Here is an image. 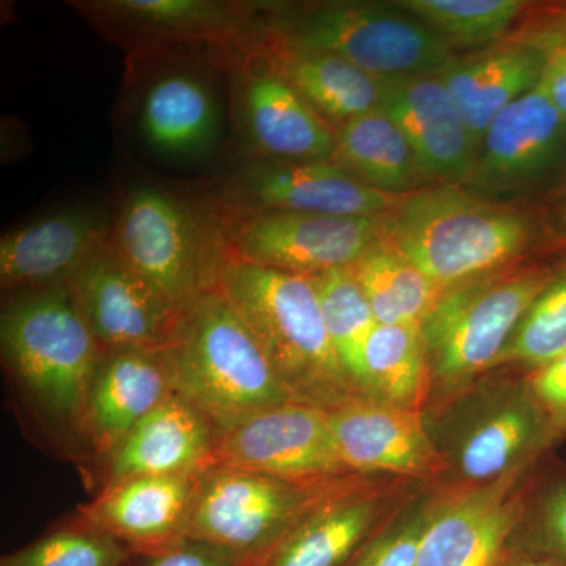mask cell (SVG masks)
Wrapping results in <instances>:
<instances>
[{
  "label": "cell",
  "instance_id": "83f0119b",
  "mask_svg": "<svg viewBox=\"0 0 566 566\" xmlns=\"http://www.w3.org/2000/svg\"><path fill=\"white\" fill-rule=\"evenodd\" d=\"M285 81L308 106L340 125L381 109L387 81L331 54L294 52Z\"/></svg>",
  "mask_w": 566,
  "mask_h": 566
},
{
  "label": "cell",
  "instance_id": "f1b7e54d",
  "mask_svg": "<svg viewBox=\"0 0 566 566\" xmlns=\"http://www.w3.org/2000/svg\"><path fill=\"white\" fill-rule=\"evenodd\" d=\"M352 270L378 324H422L444 293L385 241Z\"/></svg>",
  "mask_w": 566,
  "mask_h": 566
},
{
  "label": "cell",
  "instance_id": "e0dca14e",
  "mask_svg": "<svg viewBox=\"0 0 566 566\" xmlns=\"http://www.w3.org/2000/svg\"><path fill=\"white\" fill-rule=\"evenodd\" d=\"M245 199L273 211L385 216L403 196L378 191L334 161L264 163L245 170Z\"/></svg>",
  "mask_w": 566,
  "mask_h": 566
},
{
  "label": "cell",
  "instance_id": "2e32d148",
  "mask_svg": "<svg viewBox=\"0 0 566 566\" xmlns=\"http://www.w3.org/2000/svg\"><path fill=\"white\" fill-rule=\"evenodd\" d=\"M379 111L400 126L422 181L457 186L464 181L479 147L441 77L387 81Z\"/></svg>",
  "mask_w": 566,
  "mask_h": 566
},
{
  "label": "cell",
  "instance_id": "d590c367",
  "mask_svg": "<svg viewBox=\"0 0 566 566\" xmlns=\"http://www.w3.org/2000/svg\"><path fill=\"white\" fill-rule=\"evenodd\" d=\"M527 554L566 566V475L543 491L527 538Z\"/></svg>",
  "mask_w": 566,
  "mask_h": 566
},
{
  "label": "cell",
  "instance_id": "e575fe53",
  "mask_svg": "<svg viewBox=\"0 0 566 566\" xmlns=\"http://www.w3.org/2000/svg\"><path fill=\"white\" fill-rule=\"evenodd\" d=\"M109 10L158 28L192 29L221 24L223 9L200 0H117Z\"/></svg>",
  "mask_w": 566,
  "mask_h": 566
},
{
  "label": "cell",
  "instance_id": "6da1fadb",
  "mask_svg": "<svg viewBox=\"0 0 566 566\" xmlns=\"http://www.w3.org/2000/svg\"><path fill=\"white\" fill-rule=\"evenodd\" d=\"M216 286L251 327L294 400L333 411L364 397L335 353L311 275L233 259L219 268Z\"/></svg>",
  "mask_w": 566,
  "mask_h": 566
},
{
  "label": "cell",
  "instance_id": "277c9868",
  "mask_svg": "<svg viewBox=\"0 0 566 566\" xmlns=\"http://www.w3.org/2000/svg\"><path fill=\"white\" fill-rule=\"evenodd\" d=\"M3 354L22 387L52 419L82 423L102 345L66 286H54L6 308Z\"/></svg>",
  "mask_w": 566,
  "mask_h": 566
},
{
  "label": "cell",
  "instance_id": "d4e9b609",
  "mask_svg": "<svg viewBox=\"0 0 566 566\" xmlns=\"http://www.w3.org/2000/svg\"><path fill=\"white\" fill-rule=\"evenodd\" d=\"M140 132L156 151L199 155L219 133V107L208 85L191 74H170L151 85L140 109Z\"/></svg>",
  "mask_w": 566,
  "mask_h": 566
},
{
  "label": "cell",
  "instance_id": "ba28073f",
  "mask_svg": "<svg viewBox=\"0 0 566 566\" xmlns=\"http://www.w3.org/2000/svg\"><path fill=\"white\" fill-rule=\"evenodd\" d=\"M115 256L185 316L214 289L202 238L192 216L159 189L137 188L126 200L115 233Z\"/></svg>",
  "mask_w": 566,
  "mask_h": 566
},
{
  "label": "cell",
  "instance_id": "5b68a950",
  "mask_svg": "<svg viewBox=\"0 0 566 566\" xmlns=\"http://www.w3.org/2000/svg\"><path fill=\"white\" fill-rule=\"evenodd\" d=\"M556 274L506 264L446 290L420 324L431 381L460 385L499 364L517 324Z\"/></svg>",
  "mask_w": 566,
  "mask_h": 566
},
{
  "label": "cell",
  "instance_id": "7bdbcfd3",
  "mask_svg": "<svg viewBox=\"0 0 566 566\" xmlns=\"http://www.w3.org/2000/svg\"><path fill=\"white\" fill-rule=\"evenodd\" d=\"M558 39H566V18L558 22L556 25V29H554L553 32H546V35L543 36V40L539 41V43H547V41L558 40Z\"/></svg>",
  "mask_w": 566,
  "mask_h": 566
},
{
  "label": "cell",
  "instance_id": "d6a6232c",
  "mask_svg": "<svg viewBox=\"0 0 566 566\" xmlns=\"http://www.w3.org/2000/svg\"><path fill=\"white\" fill-rule=\"evenodd\" d=\"M126 560L117 539L85 526L43 536L3 557L0 566H126Z\"/></svg>",
  "mask_w": 566,
  "mask_h": 566
},
{
  "label": "cell",
  "instance_id": "cb8c5ba5",
  "mask_svg": "<svg viewBox=\"0 0 566 566\" xmlns=\"http://www.w3.org/2000/svg\"><path fill=\"white\" fill-rule=\"evenodd\" d=\"M553 436L531 390L516 392L465 431L455 450L457 465L464 479L491 483L510 474L513 465Z\"/></svg>",
  "mask_w": 566,
  "mask_h": 566
},
{
  "label": "cell",
  "instance_id": "ffe728a7",
  "mask_svg": "<svg viewBox=\"0 0 566 566\" xmlns=\"http://www.w3.org/2000/svg\"><path fill=\"white\" fill-rule=\"evenodd\" d=\"M103 221L85 210H66L29 223L0 241L3 286L69 283L102 248Z\"/></svg>",
  "mask_w": 566,
  "mask_h": 566
},
{
  "label": "cell",
  "instance_id": "8fae6325",
  "mask_svg": "<svg viewBox=\"0 0 566 566\" xmlns=\"http://www.w3.org/2000/svg\"><path fill=\"white\" fill-rule=\"evenodd\" d=\"M385 216L268 211L233 234L238 259L289 273L316 275L352 268L385 241Z\"/></svg>",
  "mask_w": 566,
  "mask_h": 566
},
{
  "label": "cell",
  "instance_id": "4316f807",
  "mask_svg": "<svg viewBox=\"0 0 566 566\" xmlns=\"http://www.w3.org/2000/svg\"><path fill=\"white\" fill-rule=\"evenodd\" d=\"M430 382L422 326L376 324L364 349L365 397L420 411Z\"/></svg>",
  "mask_w": 566,
  "mask_h": 566
},
{
  "label": "cell",
  "instance_id": "7c38bea8",
  "mask_svg": "<svg viewBox=\"0 0 566 566\" xmlns=\"http://www.w3.org/2000/svg\"><path fill=\"white\" fill-rule=\"evenodd\" d=\"M66 289L107 353H161L177 338L182 318L114 252L99 248Z\"/></svg>",
  "mask_w": 566,
  "mask_h": 566
},
{
  "label": "cell",
  "instance_id": "484cf974",
  "mask_svg": "<svg viewBox=\"0 0 566 566\" xmlns=\"http://www.w3.org/2000/svg\"><path fill=\"white\" fill-rule=\"evenodd\" d=\"M334 139L333 161L378 191L408 196L423 182L411 145L386 112L344 123Z\"/></svg>",
  "mask_w": 566,
  "mask_h": 566
},
{
  "label": "cell",
  "instance_id": "44dd1931",
  "mask_svg": "<svg viewBox=\"0 0 566 566\" xmlns=\"http://www.w3.org/2000/svg\"><path fill=\"white\" fill-rule=\"evenodd\" d=\"M549 55L535 43H516L453 62L439 74L463 114L476 147L494 118L542 82Z\"/></svg>",
  "mask_w": 566,
  "mask_h": 566
},
{
  "label": "cell",
  "instance_id": "9a60e30c",
  "mask_svg": "<svg viewBox=\"0 0 566 566\" xmlns=\"http://www.w3.org/2000/svg\"><path fill=\"white\" fill-rule=\"evenodd\" d=\"M199 475L133 476L111 483L82 506V520L148 556L161 553L188 538Z\"/></svg>",
  "mask_w": 566,
  "mask_h": 566
},
{
  "label": "cell",
  "instance_id": "74e56055",
  "mask_svg": "<svg viewBox=\"0 0 566 566\" xmlns=\"http://www.w3.org/2000/svg\"><path fill=\"white\" fill-rule=\"evenodd\" d=\"M145 566H234L229 558L196 543L185 542L148 556Z\"/></svg>",
  "mask_w": 566,
  "mask_h": 566
},
{
  "label": "cell",
  "instance_id": "4fadbf2b",
  "mask_svg": "<svg viewBox=\"0 0 566 566\" xmlns=\"http://www.w3.org/2000/svg\"><path fill=\"white\" fill-rule=\"evenodd\" d=\"M517 472L434 506L416 566H499L523 523Z\"/></svg>",
  "mask_w": 566,
  "mask_h": 566
},
{
  "label": "cell",
  "instance_id": "603a6c76",
  "mask_svg": "<svg viewBox=\"0 0 566 566\" xmlns=\"http://www.w3.org/2000/svg\"><path fill=\"white\" fill-rule=\"evenodd\" d=\"M244 111L253 144L277 163L333 161L334 134L283 77H251Z\"/></svg>",
  "mask_w": 566,
  "mask_h": 566
},
{
  "label": "cell",
  "instance_id": "d6986e66",
  "mask_svg": "<svg viewBox=\"0 0 566 566\" xmlns=\"http://www.w3.org/2000/svg\"><path fill=\"white\" fill-rule=\"evenodd\" d=\"M174 394L164 352L106 353L88 390L85 431L99 452L111 453Z\"/></svg>",
  "mask_w": 566,
  "mask_h": 566
},
{
  "label": "cell",
  "instance_id": "7a4b0ae2",
  "mask_svg": "<svg viewBox=\"0 0 566 566\" xmlns=\"http://www.w3.org/2000/svg\"><path fill=\"white\" fill-rule=\"evenodd\" d=\"M534 234L526 212L488 202L457 185L408 193L385 219V243L442 292L506 266Z\"/></svg>",
  "mask_w": 566,
  "mask_h": 566
},
{
  "label": "cell",
  "instance_id": "ac0fdd59",
  "mask_svg": "<svg viewBox=\"0 0 566 566\" xmlns=\"http://www.w3.org/2000/svg\"><path fill=\"white\" fill-rule=\"evenodd\" d=\"M218 430L170 395L109 453L111 483L133 476L199 475L216 465Z\"/></svg>",
  "mask_w": 566,
  "mask_h": 566
},
{
  "label": "cell",
  "instance_id": "60d3db41",
  "mask_svg": "<svg viewBox=\"0 0 566 566\" xmlns=\"http://www.w3.org/2000/svg\"><path fill=\"white\" fill-rule=\"evenodd\" d=\"M499 566H558L556 564H553V562L543 560V558L531 556V554L527 553H520L515 554V556H512V554H509L502 560V564Z\"/></svg>",
  "mask_w": 566,
  "mask_h": 566
},
{
  "label": "cell",
  "instance_id": "8992f818",
  "mask_svg": "<svg viewBox=\"0 0 566 566\" xmlns=\"http://www.w3.org/2000/svg\"><path fill=\"white\" fill-rule=\"evenodd\" d=\"M335 485L337 480L297 483L212 465L199 475L186 542L214 551L234 566H260Z\"/></svg>",
  "mask_w": 566,
  "mask_h": 566
},
{
  "label": "cell",
  "instance_id": "52a82bcc",
  "mask_svg": "<svg viewBox=\"0 0 566 566\" xmlns=\"http://www.w3.org/2000/svg\"><path fill=\"white\" fill-rule=\"evenodd\" d=\"M296 52L331 54L382 81L439 76L457 62L453 46L398 7L344 2L319 7L290 31Z\"/></svg>",
  "mask_w": 566,
  "mask_h": 566
},
{
  "label": "cell",
  "instance_id": "8d00e7d4",
  "mask_svg": "<svg viewBox=\"0 0 566 566\" xmlns=\"http://www.w3.org/2000/svg\"><path fill=\"white\" fill-rule=\"evenodd\" d=\"M531 394L545 411L553 433L566 428V353L558 359L535 370L531 378Z\"/></svg>",
  "mask_w": 566,
  "mask_h": 566
},
{
  "label": "cell",
  "instance_id": "836d02e7",
  "mask_svg": "<svg viewBox=\"0 0 566 566\" xmlns=\"http://www.w3.org/2000/svg\"><path fill=\"white\" fill-rule=\"evenodd\" d=\"M434 506L430 501L409 505L392 523L368 536L344 566H416Z\"/></svg>",
  "mask_w": 566,
  "mask_h": 566
},
{
  "label": "cell",
  "instance_id": "4dcf8cb0",
  "mask_svg": "<svg viewBox=\"0 0 566 566\" xmlns=\"http://www.w3.org/2000/svg\"><path fill=\"white\" fill-rule=\"evenodd\" d=\"M526 6L523 0H401L395 3L452 46H479L501 39Z\"/></svg>",
  "mask_w": 566,
  "mask_h": 566
},
{
  "label": "cell",
  "instance_id": "f35d334b",
  "mask_svg": "<svg viewBox=\"0 0 566 566\" xmlns=\"http://www.w3.org/2000/svg\"><path fill=\"white\" fill-rule=\"evenodd\" d=\"M543 91L547 98L556 107L558 114L566 120V57L565 55L551 54L542 82Z\"/></svg>",
  "mask_w": 566,
  "mask_h": 566
},
{
  "label": "cell",
  "instance_id": "ab89813d",
  "mask_svg": "<svg viewBox=\"0 0 566 566\" xmlns=\"http://www.w3.org/2000/svg\"><path fill=\"white\" fill-rule=\"evenodd\" d=\"M547 229L551 237L566 248V172L547 212Z\"/></svg>",
  "mask_w": 566,
  "mask_h": 566
},
{
  "label": "cell",
  "instance_id": "9c48e42d",
  "mask_svg": "<svg viewBox=\"0 0 566 566\" xmlns=\"http://www.w3.org/2000/svg\"><path fill=\"white\" fill-rule=\"evenodd\" d=\"M565 163L566 120L538 84L494 118L460 186L506 205L538 191Z\"/></svg>",
  "mask_w": 566,
  "mask_h": 566
},
{
  "label": "cell",
  "instance_id": "7402d4cb",
  "mask_svg": "<svg viewBox=\"0 0 566 566\" xmlns=\"http://www.w3.org/2000/svg\"><path fill=\"white\" fill-rule=\"evenodd\" d=\"M381 499L335 485L260 566H344L371 535Z\"/></svg>",
  "mask_w": 566,
  "mask_h": 566
},
{
  "label": "cell",
  "instance_id": "b9f144b4",
  "mask_svg": "<svg viewBox=\"0 0 566 566\" xmlns=\"http://www.w3.org/2000/svg\"><path fill=\"white\" fill-rule=\"evenodd\" d=\"M538 46H542L547 52V55L558 54L566 57V39L547 41V43L538 44Z\"/></svg>",
  "mask_w": 566,
  "mask_h": 566
},
{
  "label": "cell",
  "instance_id": "3957f363",
  "mask_svg": "<svg viewBox=\"0 0 566 566\" xmlns=\"http://www.w3.org/2000/svg\"><path fill=\"white\" fill-rule=\"evenodd\" d=\"M164 357L175 394L202 412L218 434L274 406L296 401L218 286L182 316Z\"/></svg>",
  "mask_w": 566,
  "mask_h": 566
},
{
  "label": "cell",
  "instance_id": "f546056e",
  "mask_svg": "<svg viewBox=\"0 0 566 566\" xmlns=\"http://www.w3.org/2000/svg\"><path fill=\"white\" fill-rule=\"evenodd\" d=\"M311 277L335 353L346 374L364 395V349L378 324L374 311L352 268Z\"/></svg>",
  "mask_w": 566,
  "mask_h": 566
},
{
  "label": "cell",
  "instance_id": "1f68e13d",
  "mask_svg": "<svg viewBox=\"0 0 566 566\" xmlns=\"http://www.w3.org/2000/svg\"><path fill=\"white\" fill-rule=\"evenodd\" d=\"M566 353V271L554 275L512 334L499 363L538 370Z\"/></svg>",
  "mask_w": 566,
  "mask_h": 566
},
{
  "label": "cell",
  "instance_id": "5bb4252c",
  "mask_svg": "<svg viewBox=\"0 0 566 566\" xmlns=\"http://www.w3.org/2000/svg\"><path fill=\"white\" fill-rule=\"evenodd\" d=\"M329 412L338 457L348 472L427 476L444 468L420 411L356 397Z\"/></svg>",
  "mask_w": 566,
  "mask_h": 566
},
{
  "label": "cell",
  "instance_id": "30bf717a",
  "mask_svg": "<svg viewBox=\"0 0 566 566\" xmlns=\"http://www.w3.org/2000/svg\"><path fill=\"white\" fill-rule=\"evenodd\" d=\"M216 465L297 483H319L348 474L331 430L329 412L290 401L249 417L218 434Z\"/></svg>",
  "mask_w": 566,
  "mask_h": 566
}]
</instances>
